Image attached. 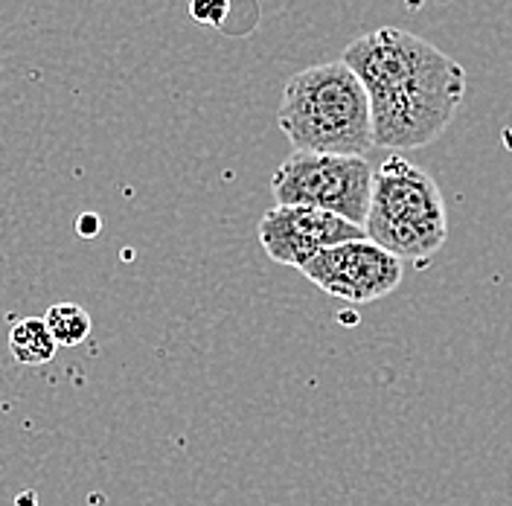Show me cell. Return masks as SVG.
<instances>
[{
  "label": "cell",
  "instance_id": "3957f363",
  "mask_svg": "<svg viewBox=\"0 0 512 506\" xmlns=\"http://www.w3.org/2000/svg\"><path fill=\"white\" fill-rule=\"evenodd\" d=\"M364 236L402 262H428L446 245V198L434 175L402 155L373 172Z\"/></svg>",
  "mask_w": 512,
  "mask_h": 506
},
{
  "label": "cell",
  "instance_id": "7a4b0ae2",
  "mask_svg": "<svg viewBox=\"0 0 512 506\" xmlns=\"http://www.w3.org/2000/svg\"><path fill=\"white\" fill-rule=\"evenodd\" d=\"M277 123L294 152L364 158L376 149L370 99L344 62L294 73L283 88Z\"/></svg>",
  "mask_w": 512,
  "mask_h": 506
},
{
  "label": "cell",
  "instance_id": "6da1fadb",
  "mask_svg": "<svg viewBox=\"0 0 512 506\" xmlns=\"http://www.w3.org/2000/svg\"><path fill=\"white\" fill-rule=\"evenodd\" d=\"M341 62L364 85L379 149H422L434 143L466 96V70L399 27L355 38Z\"/></svg>",
  "mask_w": 512,
  "mask_h": 506
},
{
  "label": "cell",
  "instance_id": "277c9868",
  "mask_svg": "<svg viewBox=\"0 0 512 506\" xmlns=\"http://www.w3.org/2000/svg\"><path fill=\"white\" fill-rule=\"evenodd\" d=\"M373 163L352 155L294 152L280 163L271 190L283 207H312L364 227L373 192Z\"/></svg>",
  "mask_w": 512,
  "mask_h": 506
},
{
  "label": "cell",
  "instance_id": "8992f818",
  "mask_svg": "<svg viewBox=\"0 0 512 506\" xmlns=\"http://www.w3.org/2000/svg\"><path fill=\"white\" fill-rule=\"evenodd\" d=\"M259 245L274 262L288 268H303L315 253L335 248L341 242L364 239V227H355L341 216L312 207H271L259 219Z\"/></svg>",
  "mask_w": 512,
  "mask_h": 506
},
{
  "label": "cell",
  "instance_id": "5b68a950",
  "mask_svg": "<svg viewBox=\"0 0 512 506\" xmlns=\"http://www.w3.org/2000/svg\"><path fill=\"white\" fill-rule=\"evenodd\" d=\"M300 274L329 297L347 303H373L399 288L405 262L364 236L315 253Z\"/></svg>",
  "mask_w": 512,
  "mask_h": 506
},
{
  "label": "cell",
  "instance_id": "52a82bcc",
  "mask_svg": "<svg viewBox=\"0 0 512 506\" xmlns=\"http://www.w3.org/2000/svg\"><path fill=\"white\" fill-rule=\"evenodd\" d=\"M56 341L47 332L44 317H27L18 320L9 329V352L18 364L24 367H44L56 358Z\"/></svg>",
  "mask_w": 512,
  "mask_h": 506
},
{
  "label": "cell",
  "instance_id": "9c48e42d",
  "mask_svg": "<svg viewBox=\"0 0 512 506\" xmlns=\"http://www.w3.org/2000/svg\"><path fill=\"white\" fill-rule=\"evenodd\" d=\"M230 9V0H190V15L198 24H222L224 15Z\"/></svg>",
  "mask_w": 512,
  "mask_h": 506
},
{
  "label": "cell",
  "instance_id": "ba28073f",
  "mask_svg": "<svg viewBox=\"0 0 512 506\" xmlns=\"http://www.w3.org/2000/svg\"><path fill=\"white\" fill-rule=\"evenodd\" d=\"M47 332L53 335L56 347H79L91 335V315L79 303H56L44 315Z\"/></svg>",
  "mask_w": 512,
  "mask_h": 506
},
{
  "label": "cell",
  "instance_id": "30bf717a",
  "mask_svg": "<svg viewBox=\"0 0 512 506\" xmlns=\"http://www.w3.org/2000/svg\"><path fill=\"white\" fill-rule=\"evenodd\" d=\"M82 219H85V222L79 224V230H82V233H88V236H91V233H96V230H99L96 216H91V213H88V216H82Z\"/></svg>",
  "mask_w": 512,
  "mask_h": 506
}]
</instances>
